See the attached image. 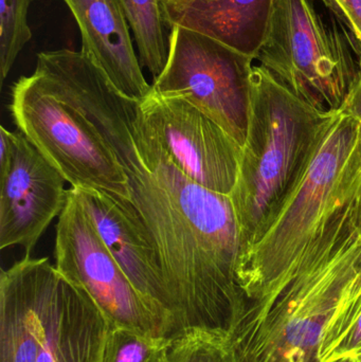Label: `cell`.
Returning a JSON list of instances; mask_svg holds the SVG:
<instances>
[{
    "label": "cell",
    "mask_w": 361,
    "mask_h": 362,
    "mask_svg": "<svg viewBox=\"0 0 361 362\" xmlns=\"http://www.w3.org/2000/svg\"><path fill=\"white\" fill-rule=\"evenodd\" d=\"M34 0H0V74H10L23 47L31 40L28 13Z\"/></svg>",
    "instance_id": "18"
},
{
    "label": "cell",
    "mask_w": 361,
    "mask_h": 362,
    "mask_svg": "<svg viewBox=\"0 0 361 362\" xmlns=\"http://www.w3.org/2000/svg\"><path fill=\"white\" fill-rule=\"evenodd\" d=\"M171 338L154 337L129 327L112 325L104 362H167Z\"/></svg>",
    "instance_id": "16"
},
{
    "label": "cell",
    "mask_w": 361,
    "mask_h": 362,
    "mask_svg": "<svg viewBox=\"0 0 361 362\" xmlns=\"http://www.w3.org/2000/svg\"><path fill=\"white\" fill-rule=\"evenodd\" d=\"M332 362H358L357 358L355 357H343V358L337 359V361H334Z\"/></svg>",
    "instance_id": "23"
},
{
    "label": "cell",
    "mask_w": 361,
    "mask_h": 362,
    "mask_svg": "<svg viewBox=\"0 0 361 362\" xmlns=\"http://www.w3.org/2000/svg\"><path fill=\"white\" fill-rule=\"evenodd\" d=\"M355 55L345 29L326 23L312 0H276L256 59L303 101L337 112L357 76Z\"/></svg>",
    "instance_id": "6"
},
{
    "label": "cell",
    "mask_w": 361,
    "mask_h": 362,
    "mask_svg": "<svg viewBox=\"0 0 361 362\" xmlns=\"http://www.w3.org/2000/svg\"><path fill=\"white\" fill-rule=\"evenodd\" d=\"M55 267L83 289L114 327L172 338L160 315L138 293L102 240L73 187L55 228Z\"/></svg>",
    "instance_id": "8"
},
{
    "label": "cell",
    "mask_w": 361,
    "mask_h": 362,
    "mask_svg": "<svg viewBox=\"0 0 361 362\" xmlns=\"http://www.w3.org/2000/svg\"><path fill=\"white\" fill-rule=\"evenodd\" d=\"M134 33L140 63L156 78L165 69L169 55L161 0H120Z\"/></svg>",
    "instance_id": "15"
},
{
    "label": "cell",
    "mask_w": 361,
    "mask_h": 362,
    "mask_svg": "<svg viewBox=\"0 0 361 362\" xmlns=\"http://www.w3.org/2000/svg\"><path fill=\"white\" fill-rule=\"evenodd\" d=\"M167 362H237L230 338L205 329H189L173 336Z\"/></svg>",
    "instance_id": "17"
},
{
    "label": "cell",
    "mask_w": 361,
    "mask_h": 362,
    "mask_svg": "<svg viewBox=\"0 0 361 362\" xmlns=\"http://www.w3.org/2000/svg\"><path fill=\"white\" fill-rule=\"evenodd\" d=\"M356 218H357L358 228L361 230V191L356 204Z\"/></svg>",
    "instance_id": "22"
},
{
    "label": "cell",
    "mask_w": 361,
    "mask_h": 362,
    "mask_svg": "<svg viewBox=\"0 0 361 362\" xmlns=\"http://www.w3.org/2000/svg\"><path fill=\"white\" fill-rule=\"evenodd\" d=\"M10 112L18 131L71 187L129 199L126 176L116 157L42 64L13 84Z\"/></svg>",
    "instance_id": "5"
},
{
    "label": "cell",
    "mask_w": 361,
    "mask_h": 362,
    "mask_svg": "<svg viewBox=\"0 0 361 362\" xmlns=\"http://www.w3.org/2000/svg\"><path fill=\"white\" fill-rule=\"evenodd\" d=\"M80 29L82 49L129 99L143 101L150 91L136 55L131 28L120 0H61Z\"/></svg>",
    "instance_id": "13"
},
{
    "label": "cell",
    "mask_w": 361,
    "mask_h": 362,
    "mask_svg": "<svg viewBox=\"0 0 361 362\" xmlns=\"http://www.w3.org/2000/svg\"><path fill=\"white\" fill-rule=\"evenodd\" d=\"M110 320L55 267L48 293L15 332L6 362H104Z\"/></svg>",
    "instance_id": "9"
},
{
    "label": "cell",
    "mask_w": 361,
    "mask_h": 362,
    "mask_svg": "<svg viewBox=\"0 0 361 362\" xmlns=\"http://www.w3.org/2000/svg\"><path fill=\"white\" fill-rule=\"evenodd\" d=\"M334 114L314 107L262 66H254L247 137L229 195L239 234L237 261L258 243L302 177Z\"/></svg>",
    "instance_id": "3"
},
{
    "label": "cell",
    "mask_w": 361,
    "mask_h": 362,
    "mask_svg": "<svg viewBox=\"0 0 361 362\" xmlns=\"http://www.w3.org/2000/svg\"><path fill=\"white\" fill-rule=\"evenodd\" d=\"M276 0H161L167 28H188L256 59Z\"/></svg>",
    "instance_id": "14"
},
{
    "label": "cell",
    "mask_w": 361,
    "mask_h": 362,
    "mask_svg": "<svg viewBox=\"0 0 361 362\" xmlns=\"http://www.w3.org/2000/svg\"><path fill=\"white\" fill-rule=\"evenodd\" d=\"M170 29L167 64L153 90L189 102L243 148L254 59L188 28Z\"/></svg>",
    "instance_id": "7"
},
{
    "label": "cell",
    "mask_w": 361,
    "mask_h": 362,
    "mask_svg": "<svg viewBox=\"0 0 361 362\" xmlns=\"http://www.w3.org/2000/svg\"><path fill=\"white\" fill-rule=\"evenodd\" d=\"M124 171L129 202L158 252L176 335L205 329L230 338L245 295L237 278L239 234L230 197L187 177L140 102L117 90L83 51L37 54Z\"/></svg>",
    "instance_id": "1"
},
{
    "label": "cell",
    "mask_w": 361,
    "mask_h": 362,
    "mask_svg": "<svg viewBox=\"0 0 361 362\" xmlns=\"http://www.w3.org/2000/svg\"><path fill=\"white\" fill-rule=\"evenodd\" d=\"M73 189L125 276L175 336L171 299L158 252L131 202L101 189Z\"/></svg>",
    "instance_id": "12"
},
{
    "label": "cell",
    "mask_w": 361,
    "mask_h": 362,
    "mask_svg": "<svg viewBox=\"0 0 361 362\" xmlns=\"http://www.w3.org/2000/svg\"><path fill=\"white\" fill-rule=\"evenodd\" d=\"M357 361L358 362H361V356L360 357H357Z\"/></svg>",
    "instance_id": "24"
},
{
    "label": "cell",
    "mask_w": 361,
    "mask_h": 362,
    "mask_svg": "<svg viewBox=\"0 0 361 362\" xmlns=\"http://www.w3.org/2000/svg\"><path fill=\"white\" fill-rule=\"evenodd\" d=\"M357 59L360 67L357 76L339 110L361 123V55Z\"/></svg>",
    "instance_id": "21"
},
{
    "label": "cell",
    "mask_w": 361,
    "mask_h": 362,
    "mask_svg": "<svg viewBox=\"0 0 361 362\" xmlns=\"http://www.w3.org/2000/svg\"><path fill=\"white\" fill-rule=\"evenodd\" d=\"M341 21L356 55H361V0H321Z\"/></svg>",
    "instance_id": "20"
},
{
    "label": "cell",
    "mask_w": 361,
    "mask_h": 362,
    "mask_svg": "<svg viewBox=\"0 0 361 362\" xmlns=\"http://www.w3.org/2000/svg\"><path fill=\"white\" fill-rule=\"evenodd\" d=\"M140 106L187 177L209 191L230 195L242 148L218 123L189 102L163 97L153 88Z\"/></svg>",
    "instance_id": "10"
},
{
    "label": "cell",
    "mask_w": 361,
    "mask_h": 362,
    "mask_svg": "<svg viewBox=\"0 0 361 362\" xmlns=\"http://www.w3.org/2000/svg\"><path fill=\"white\" fill-rule=\"evenodd\" d=\"M361 191V123L341 110L302 177L254 246L237 261L245 297L288 274Z\"/></svg>",
    "instance_id": "4"
},
{
    "label": "cell",
    "mask_w": 361,
    "mask_h": 362,
    "mask_svg": "<svg viewBox=\"0 0 361 362\" xmlns=\"http://www.w3.org/2000/svg\"><path fill=\"white\" fill-rule=\"evenodd\" d=\"M10 138V159L0 170V249L20 246L30 255L63 212L67 180L20 131Z\"/></svg>",
    "instance_id": "11"
},
{
    "label": "cell",
    "mask_w": 361,
    "mask_h": 362,
    "mask_svg": "<svg viewBox=\"0 0 361 362\" xmlns=\"http://www.w3.org/2000/svg\"><path fill=\"white\" fill-rule=\"evenodd\" d=\"M361 356V308L341 329L334 341L322 353V362H332L343 357Z\"/></svg>",
    "instance_id": "19"
},
{
    "label": "cell",
    "mask_w": 361,
    "mask_h": 362,
    "mask_svg": "<svg viewBox=\"0 0 361 362\" xmlns=\"http://www.w3.org/2000/svg\"><path fill=\"white\" fill-rule=\"evenodd\" d=\"M356 204L288 274L245 297L230 337L237 362H322L329 333L361 293Z\"/></svg>",
    "instance_id": "2"
}]
</instances>
